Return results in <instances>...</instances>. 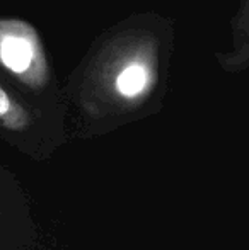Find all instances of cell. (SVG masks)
Listing matches in <instances>:
<instances>
[{
    "label": "cell",
    "instance_id": "cell-1",
    "mask_svg": "<svg viewBox=\"0 0 249 250\" xmlns=\"http://www.w3.org/2000/svg\"><path fill=\"white\" fill-rule=\"evenodd\" d=\"M0 68L33 92L51 85V70L38 34L26 22L0 19Z\"/></svg>",
    "mask_w": 249,
    "mask_h": 250
},
{
    "label": "cell",
    "instance_id": "cell-2",
    "mask_svg": "<svg viewBox=\"0 0 249 250\" xmlns=\"http://www.w3.org/2000/svg\"><path fill=\"white\" fill-rule=\"evenodd\" d=\"M147 46H132L123 56H114L110 65L111 83L108 94L123 104H135L149 96L157 79V70L147 55Z\"/></svg>",
    "mask_w": 249,
    "mask_h": 250
},
{
    "label": "cell",
    "instance_id": "cell-3",
    "mask_svg": "<svg viewBox=\"0 0 249 250\" xmlns=\"http://www.w3.org/2000/svg\"><path fill=\"white\" fill-rule=\"evenodd\" d=\"M227 72H243L249 66V0H239L232 21V48L220 56Z\"/></svg>",
    "mask_w": 249,
    "mask_h": 250
},
{
    "label": "cell",
    "instance_id": "cell-4",
    "mask_svg": "<svg viewBox=\"0 0 249 250\" xmlns=\"http://www.w3.org/2000/svg\"><path fill=\"white\" fill-rule=\"evenodd\" d=\"M33 123L29 109L7 85L0 82V128L24 131Z\"/></svg>",
    "mask_w": 249,
    "mask_h": 250
}]
</instances>
